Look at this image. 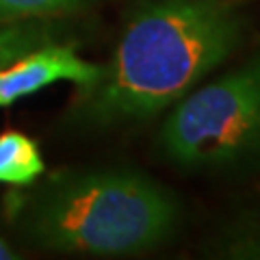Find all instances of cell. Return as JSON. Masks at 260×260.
<instances>
[{
    "instance_id": "cell-1",
    "label": "cell",
    "mask_w": 260,
    "mask_h": 260,
    "mask_svg": "<svg viewBox=\"0 0 260 260\" xmlns=\"http://www.w3.org/2000/svg\"><path fill=\"white\" fill-rule=\"evenodd\" d=\"M234 0H139L102 78L80 93L95 126L143 121L174 107L241 46Z\"/></svg>"
},
{
    "instance_id": "cell-2",
    "label": "cell",
    "mask_w": 260,
    "mask_h": 260,
    "mask_svg": "<svg viewBox=\"0 0 260 260\" xmlns=\"http://www.w3.org/2000/svg\"><path fill=\"white\" fill-rule=\"evenodd\" d=\"M24 230L35 245L83 256H137L176 234L180 204L135 169H80L52 176L24 204Z\"/></svg>"
},
{
    "instance_id": "cell-3",
    "label": "cell",
    "mask_w": 260,
    "mask_h": 260,
    "mask_svg": "<svg viewBox=\"0 0 260 260\" xmlns=\"http://www.w3.org/2000/svg\"><path fill=\"white\" fill-rule=\"evenodd\" d=\"M158 148L184 169H225L260 156V54L178 100Z\"/></svg>"
},
{
    "instance_id": "cell-4",
    "label": "cell",
    "mask_w": 260,
    "mask_h": 260,
    "mask_svg": "<svg viewBox=\"0 0 260 260\" xmlns=\"http://www.w3.org/2000/svg\"><path fill=\"white\" fill-rule=\"evenodd\" d=\"M102 72L104 65L83 59L74 46L48 42L0 70V109L54 83H72L78 91H87L102 78Z\"/></svg>"
},
{
    "instance_id": "cell-5",
    "label": "cell",
    "mask_w": 260,
    "mask_h": 260,
    "mask_svg": "<svg viewBox=\"0 0 260 260\" xmlns=\"http://www.w3.org/2000/svg\"><path fill=\"white\" fill-rule=\"evenodd\" d=\"M44 172L42 150L28 135L18 130L0 135V184L32 186Z\"/></svg>"
},
{
    "instance_id": "cell-6",
    "label": "cell",
    "mask_w": 260,
    "mask_h": 260,
    "mask_svg": "<svg viewBox=\"0 0 260 260\" xmlns=\"http://www.w3.org/2000/svg\"><path fill=\"white\" fill-rule=\"evenodd\" d=\"M48 42H54V39L52 28H48L44 20L3 22L0 26V70Z\"/></svg>"
},
{
    "instance_id": "cell-7",
    "label": "cell",
    "mask_w": 260,
    "mask_h": 260,
    "mask_svg": "<svg viewBox=\"0 0 260 260\" xmlns=\"http://www.w3.org/2000/svg\"><path fill=\"white\" fill-rule=\"evenodd\" d=\"M93 0H0V24L18 20H46L74 13Z\"/></svg>"
},
{
    "instance_id": "cell-8",
    "label": "cell",
    "mask_w": 260,
    "mask_h": 260,
    "mask_svg": "<svg viewBox=\"0 0 260 260\" xmlns=\"http://www.w3.org/2000/svg\"><path fill=\"white\" fill-rule=\"evenodd\" d=\"M13 258H18V254H15V251L0 239V260H13Z\"/></svg>"
}]
</instances>
